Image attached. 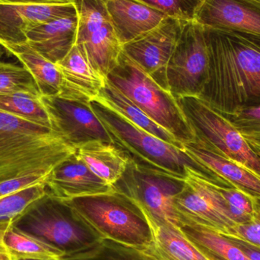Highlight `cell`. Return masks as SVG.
Instances as JSON below:
<instances>
[{
  "label": "cell",
  "instance_id": "6da1fadb",
  "mask_svg": "<svg viewBox=\"0 0 260 260\" xmlns=\"http://www.w3.org/2000/svg\"><path fill=\"white\" fill-rule=\"evenodd\" d=\"M209 76L200 98L221 114L260 106V37L203 27Z\"/></svg>",
  "mask_w": 260,
  "mask_h": 260
},
{
  "label": "cell",
  "instance_id": "7a4b0ae2",
  "mask_svg": "<svg viewBox=\"0 0 260 260\" xmlns=\"http://www.w3.org/2000/svg\"><path fill=\"white\" fill-rule=\"evenodd\" d=\"M75 152L51 129L0 110V181L49 175Z\"/></svg>",
  "mask_w": 260,
  "mask_h": 260
},
{
  "label": "cell",
  "instance_id": "3957f363",
  "mask_svg": "<svg viewBox=\"0 0 260 260\" xmlns=\"http://www.w3.org/2000/svg\"><path fill=\"white\" fill-rule=\"evenodd\" d=\"M91 108L105 126L113 144L130 163L142 169L183 180L186 168L195 170L209 178H222L192 158L183 148L168 143L136 126L124 117L98 100Z\"/></svg>",
  "mask_w": 260,
  "mask_h": 260
},
{
  "label": "cell",
  "instance_id": "277c9868",
  "mask_svg": "<svg viewBox=\"0 0 260 260\" xmlns=\"http://www.w3.org/2000/svg\"><path fill=\"white\" fill-rule=\"evenodd\" d=\"M106 79L182 145L195 140V133L178 100L123 50L117 66Z\"/></svg>",
  "mask_w": 260,
  "mask_h": 260
},
{
  "label": "cell",
  "instance_id": "5b68a950",
  "mask_svg": "<svg viewBox=\"0 0 260 260\" xmlns=\"http://www.w3.org/2000/svg\"><path fill=\"white\" fill-rule=\"evenodd\" d=\"M14 225L59 249L64 256L87 250L104 238L67 202L48 194L34 203Z\"/></svg>",
  "mask_w": 260,
  "mask_h": 260
},
{
  "label": "cell",
  "instance_id": "8992f818",
  "mask_svg": "<svg viewBox=\"0 0 260 260\" xmlns=\"http://www.w3.org/2000/svg\"><path fill=\"white\" fill-rule=\"evenodd\" d=\"M67 202L104 238L151 250L154 229L139 206L117 192L80 197Z\"/></svg>",
  "mask_w": 260,
  "mask_h": 260
},
{
  "label": "cell",
  "instance_id": "52a82bcc",
  "mask_svg": "<svg viewBox=\"0 0 260 260\" xmlns=\"http://www.w3.org/2000/svg\"><path fill=\"white\" fill-rule=\"evenodd\" d=\"M178 102L195 140L260 177V157L225 117L197 96L181 98Z\"/></svg>",
  "mask_w": 260,
  "mask_h": 260
},
{
  "label": "cell",
  "instance_id": "ba28073f",
  "mask_svg": "<svg viewBox=\"0 0 260 260\" xmlns=\"http://www.w3.org/2000/svg\"><path fill=\"white\" fill-rule=\"evenodd\" d=\"M112 186L114 192L140 208L153 229L168 223L181 226L174 199L183 189L184 179L142 169L129 162L124 174Z\"/></svg>",
  "mask_w": 260,
  "mask_h": 260
},
{
  "label": "cell",
  "instance_id": "9c48e42d",
  "mask_svg": "<svg viewBox=\"0 0 260 260\" xmlns=\"http://www.w3.org/2000/svg\"><path fill=\"white\" fill-rule=\"evenodd\" d=\"M186 170L184 186L174 199L181 225L199 224L227 238L235 236V228L239 224L216 186L217 183L229 181L209 178L192 168Z\"/></svg>",
  "mask_w": 260,
  "mask_h": 260
},
{
  "label": "cell",
  "instance_id": "30bf717a",
  "mask_svg": "<svg viewBox=\"0 0 260 260\" xmlns=\"http://www.w3.org/2000/svg\"><path fill=\"white\" fill-rule=\"evenodd\" d=\"M209 76V53L203 26L195 20L185 21L167 66L168 89L177 100L200 97Z\"/></svg>",
  "mask_w": 260,
  "mask_h": 260
},
{
  "label": "cell",
  "instance_id": "8fae6325",
  "mask_svg": "<svg viewBox=\"0 0 260 260\" xmlns=\"http://www.w3.org/2000/svg\"><path fill=\"white\" fill-rule=\"evenodd\" d=\"M79 22L76 44L93 68L107 79L118 62L122 45L104 0H72Z\"/></svg>",
  "mask_w": 260,
  "mask_h": 260
},
{
  "label": "cell",
  "instance_id": "7c38bea8",
  "mask_svg": "<svg viewBox=\"0 0 260 260\" xmlns=\"http://www.w3.org/2000/svg\"><path fill=\"white\" fill-rule=\"evenodd\" d=\"M50 118L51 129L74 148L93 142L112 143L104 125L94 114L91 103L67 100L58 96H41Z\"/></svg>",
  "mask_w": 260,
  "mask_h": 260
},
{
  "label": "cell",
  "instance_id": "4fadbf2b",
  "mask_svg": "<svg viewBox=\"0 0 260 260\" xmlns=\"http://www.w3.org/2000/svg\"><path fill=\"white\" fill-rule=\"evenodd\" d=\"M185 21L167 17L149 31L122 46L129 58L168 90L167 66Z\"/></svg>",
  "mask_w": 260,
  "mask_h": 260
},
{
  "label": "cell",
  "instance_id": "5bb4252c",
  "mask_svg": "<svg viewBox=\"0 0 260 260\" xmlns=\"http://www.w3.org/2000/svg\"><path fill=\"white\" fill-rule=\"evenodd\" d=\"M77 15L73 2L57 4H0V46L27 42L26 35L34 27Z\"/></svg>",
  "mask_w": 260,
  "mask_h": 260
},
{
  "label": "cell",
  "instance_id": "9a60e30c",
  "mask_svg": "<svg viewBox=\"0 0 260 260\" xmlns=\"http://www.w3.org/2000/svg\"><path fill=\"white\" fill-rule=\"evenodd\" d=\"M45 184L47 194L60 201L114 192L113 186L94 174L76 152L50 173Z\"/></svg>",
  "mask_w": 260,
  "mask_h": 260
},
{
  "label": "cell",
  "instance_id": "2e32d148",
  "mask_svg": "<svg viewBox=\"0 0 260 260\" xmlns=\"http://www.w3.org/2000/svg\"><path fill=\"white\" fill-rule=\"evenodd\" d=\"M195 21L203 27L260 37V2L205 0Z\"/></svg>",
  "mask_w": 260,
  "mask_h": 260
},
{
  "label": "cell",
  "instance_id": "e0dca14e",
  "mask_svg": "<svg viewBox=\"0 0 260 260\" xmlns=\"http://www.w3.org/2000/svg\"><path fill=\"white\" fill-rule=\"evenodd\" d=\"M56 64L62 75V85L58 97L84 103H91L99 97L106 79L93 68L76 44Z\"/></svg>",
  "mask_w": 260,
  "mask_h": 260
},
{
  "label": "cell",
  "instance_id": "ac0fdd59",
  "mask_svg": "<svg viewBox=\"0 0 260 260\" xmlns=\"http://www.w3.org/2000/svg\"><path fill=\"white\" fill-rule=\"evenodd\" d=\"M121 45L158 25L166 15L139 0H104Z\"/></svg>",
  "mask_w": 260,
  "mask_h": 260
},
{
  "label": "cell",
  "instance_id": "d6986e66",
  "mask_svg": "<svg viewBox=\"0 0 260 260\" xmlns=\"http://www.w3.org/2000/svg\"><path fill=\"white\" fill-rule=\"evenodd\" d=\"M79 17H67L40 24L27 32V43L53 63L63 59L76 44Z\"/></svg>",
  "mask_w": 260,
  "mask_h": 260
},
{
  "label": "cell",
  "instance_id": "ffe728a7",
  "mask_svg": "<svg viewBox=\"0 0 260 260\" xmlns=\"http://www.w3.org/2000/svg\"><path fill=\"white\" fill-rule=\"evenodd\" d=\"M183 149L199 163L235 187L260 198V177L254 173L214 152L197 140L184 144Z\"/></svg>",
  "mask_w": 260,
  "mask_h": 260
},
{
  "label": "cell",
  "instance_id": "44dd1931",
  "mask_svg": "<svg viewBox=\"0 0 260 260\" xmlns=\"http://www.w3.org/2000/svg\"><path fill=\"white\" fill-rule=\"evenodd\" d=\"M0 256L7 260H60L64 253L11 224L0 225Z\"/></svg>",
  "mask_w": 260,
  "mask_h": 260
},
{
  "label": "cell",
  "instance_id": "7402d4cb",
  "mask_svg": "<svg viewBox=\"0 0 260 260\" xmlns=\"http://www.w3.org/2000/svg\"><path fill=\"white\" fill-rule=\"evenodd\" d=\"M78 157L98 177L113 186L127 168V157L114 144L93 141L76 148Z\"/></svg>",
  "mask_w": 260,
  "mask_h": 260
},
{
  "label": "cell",
  "instance_id": "603a6c76",
  "mask_svg": "<svg viewBox=\"0 0 260 260\" xmlns=\"http://www.w3.org/2000/svg\"><path fill=\"white\" fill-rule=\"evenodd\" d=\"M1 47L28 70L41 95L57 96L59 94L62 75L56 63L46 59L27 42L3 44Z\"/></svg>",
  "mask_w": 260,
  "mask_h": 260
},
{
  "label": "cell",
  "instance_id": "cb8c5ba5",
  "mask_svg": "<svg viewBox=\"0 0 260 260\" xmlns=\"http://www.w3.org/2000/svg\"><path fill=\"white\" fill-rule=\"evenodd\" d=\"M95 100L109 107L140 129L168 143L183 148V145L171 133L153 121L107 79L105 87L102 88L100 94Z\"/></svg>",
  "mask_w": 260,
  "mask_h": 260
},
{
  "label": "cell",
  "instance_id": "d4e9b609",
  "mask_svg": "<svg viewBox=\"0 0 260 260\" xmlns=\"http://www.w3.org/2000/svg\"><path fill=\"white\" fill-rule=\"evenodd\" d=\"M154 244L148 252L157 260H209L178 226L163 224L154 229Z\"/></svg>",
  "mask_w": 260,
  "mask_h": 260
},
{
  "label": "cell",
  "instance_id": "484cf974",
  "mask_svg": "<svg viewBox=\"0 0 260 260\" xmlns=\"http://www.w3.org/2000/svg\"><path fill=\"white\" fill-rule=\"evenodd\" d=\"M180 229L206 257L212 256L222 260H250L229 238L212 229L195 224H184Z\"/></svg>",
  "mask_w": 260,
  "mask_h": 260
},
{
  "label": "cell",
  "instance_id": "4316f807",
  "mask_svg": "<svg viewBox=\"0 0 260 260\" xmlns=\"http://www.w3.org/2000/svg\"><path fill=\"white\" fill-rule=\"evenodd\" d=\"M60 260H157L146 250L102 238L92 247Z\"/></svg>",
  "mask_w": 260,
  "mask_h": 260
},
{
  "label": "cell",
  "instance_id": "83f0119b",
  "mask_svg": "<svg viewBox=\"0 0 260 260\" xmlns=\"http://www.w3.org/2000/svg\"><path fill=\"white\" fill-rule=\"evenodd\" d=\"M0 110L23 120L51 129L48 114L41 97L23 92L0 95Z\"/></svg>",
  "mask_w": 260,
  "mask_h": 260
},
{
  "label": "cell",
  "instance_id": "f1b7e54d",
  "mask_svg": "<svg viewBox=\"0 0 260 260\" xmlns=\"http://www.w3.org/2000/svg\"><path fill=\"white\" fill-rule=\"evenodd\" d=\"M47 194L44 182L0 199V225L15 224L34 203Z\"/></svg>",
  "mask_w": 260,
  "mask_h": 260
},
{
  "label": "cell",
  "instance_id": "f546056e",
  "mask_svg": "<svg viewBox=\"0 0 260 260\" xmlns=\"http://www.w3.org/2000/svg\"><path fill=\"white\" fill-rule=\"evenodd\" d=\"M13 92L41 96L35 79L25 67L0 59V95Z\"/></svg>",
  "mask_w": 260,
  "mask_h": 260
},
{
  "label": "cell",
  "instance_id": "4dcf8cb0",
  "mask_svg": "<svg viewBox=\"0 0 260 260\" xmlns=\"http://www.w3.org/2000/svg\"><path fill=\"white\" fill-rule=\"evenodd\" d=\"M216 186L238 224L250 221L254 213V197L231 183H217Z\"/></svg>",
  "mask_w": 260,
  "mask_h": 260
},
{
  "label": "cell",
  "instance_id": "1f68e13d",
  "mask_svg": "<svg viewBox=\"0 0 260 260\" xmlns=\"http://www.w3.org/2000/svg\"><path fill=\"white\" fill-rule=\"evenodd\" d=\"M241 133L255 152L260 151V106L222 114Z\"/></svg>",
  "mask_w": 260,
  "mask_h": 260
},
{
  "label": "cell",
  "instance_id": "d6a6232c",
  "mask_svg": "<svg viewBox=\"0 0 260 260\" xmlns=\"http://www.w3.org/2000/svg\"><path fill=\"white\" fill-rule=\"evenodd\" d=\"M167 16L182 21H194L205 0H139Z\"/></svg>",
  "mask_w": 260,
  "mask_h": 260
},
{
  "label": "cell",
  "instance_id": "836d02e7",
  "mask_svg": "<svg viewBox=\"0 0 260 260\" xmlns=\"http://www.w3.org/2000/svg\"><path fill=\"white\" fill-rule=\"evenodd\" d=\"M236 239L260 247V198L254 197V213L250 221L239 224L235 229Z\"/></svg>",
  "mask_w": 260,
  "mask_h": 260
},
{
  "label": "cell",
  "instance_id": "e575fe53",
  "mask_svg": "<svg viewBox=\"0 0 260 260\" xmlns=\"http://www.w3.org/2000/svg\"><path fill=\"white\" fill-rule=\"evenodd\" d=\"M47 176L30 174L0 181V199L4 198L10 194L22 190L34 185L44 183Z\"/></svg>",
  "mask_w": 260,
  "mask_h": 260
},
{
  "label": "cell",
  "instance_id": "d590c367",
  "mask_svg": "<svg viewBox=\"0 0 260 260\" xmlns=\"http://www.w3.org/2000/svg\"><path fill=\"white\" fill-rule=\"evenodd\" d=\"M227 238V237H225ZM235 244L237 247H239L244 254L247 256L250 260H260V247L252 245L249 243L241 240L236 239L233 238H227Z\"/></svg>",
  "mask_w": 260,
  "mask_h": 260
},
{
  "label": "cell",
  "instance_id": "8d00e7d4",
  "mask_svg": "<svg viewBox=\"0 0 260 260\" xmlns=\"http://www.w3.org/2000/svg\"><path fill=\"white\" fill-rule=\"evenodd\" d=\"M70 2H72V0H0V4H57V3H70Z\"/></svg>",
  "mask_w": 260,
  "mask_h": 260
},
{
  "label": "cell",
  "instance_id": "74e56055",
  "mask_svg": "<svg viewBox=\"0 0 260 260\" xmlns=\"http://www.w3.org/2000/svg\"><path fill=\"white\" fill-rule=\"evenodd\" d=\"M206 258H207V259L209 260H222L218 259V258L212 257V256H206Z\"/></svg>",
  "mask_w": 260,
  "mask_h": 260
},
{
  "label": "cell",
  "instance_id": "f35d334b",
  "mask_svg": "<svg viewBox=\"0 0 260 260\" xmlns=\"http://www.w3.org/2000/svg\"><path fill=\"white\" fill-rule=\"evenodd\" d=\"M0 260H7L6 258L3 257V256H0Z\"/></svg>",
  "mask_w": 260,
  "mask_h": 260
},
{
  "label": "cell",
  "instance_id": "ab89813d",
  "mask_svg": "<svg viewBox=\"0 0 260 260\" xmlns=\"http://www.w3.org/2000/svg\"><path fill=\"white\" fill-rule=\"evenodd\" d=\"M18 260H46V259H18Z\"/></svg>",
  "mask_w": 260,
  "mask_h": 260
},
{
  "label": "cell",
  "instance_id": "60d3db41",
  "mask_svg": "<svg viewBox=\"0 0 260 260\" xmlns=\"http://www.w3.org/2000/svg\"><path fill=\"white\" fill-rule=\"evenodd\" d=\"M256 154H257V155L259 156V157H260V151H258V152H256Z\"/></svg>",
  "mask_w": 260,
  "mask_h": 260
},
{
  "label": "cell",
  "instance_id": "b9f144b4",
  "mask_svg": "<svg viewBox=\"0 0 260 260\" xmlns=\"http://www.w3.org/2000/svg\"><path fill=\"white\" fill-rule=\"evenodd\" d=\"M257 1H259V2H260V0H257Z\"/></svg>",
  "mask_w": 260,
  "mask_h": 260
}]
</instances>
